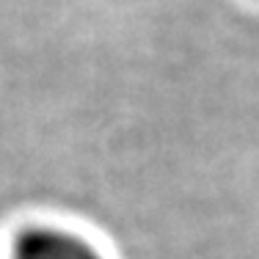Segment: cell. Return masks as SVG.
<instances>
[{
  "label": "cell",
  "mask_w": 259,
  "mask_h": 259,
  "mask_svg": "<svg viewBox=\"0 0 259 259\" xmlns=\"http://www.w3.org/2000/svg\"><path fill=\"white\" fill-rule=\"evenodd\" d=\"M11 259H100V254L77 234L61 229H28L17 237Z\"/></svg>",
  "instance_id": "cell-1"
}]
</instances>
